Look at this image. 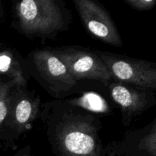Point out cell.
<instances>
[{
	"label": "cell",
	"mask_w": 156,
	"mask_h": 156,
	"mask_svg": "<svg viewBox=\"0 0 156 156\" xmlns=\"http://www.w3.org/2000/svg\"><path fill=\"white\" fill-rule=\"evenodd\" d=\"M39 114L57 156H110L101 121L88 110L69 101H53L43 105Z\"/></svg>",
	"instance_id": "cell-1"
},
{
	"label": "cell",
	"mask_w": 156,
	"mask_h": 156,
	"mask_svg": "<svg viewBox=\"0 0 156 156\" xmlns=\"http://www.w3.org/2000/svg\"><path fill=\"white\" fill-rule=\"evenodd\" d=\"M18 29L27 36L50 37L64 30L70 15L56 0H23L14 6Z\"/></svg>",
	"instance_id": "cell-2"
},
{
	"label": "cell",
	"mask_w": 156,
	"mask_h": 156,
	"mask_svg": "<svg viewBox=\"0 0 156 156\" xmlns=\"http://www.w3.org/2000/svg\"><path fill=\"white\" fill-rule=\"evenodd\" d=\"M24 62L29 75L33 76L53 97L70 94L79 84L52 50L32 51Z\"/></svg>",
	"instance_id": "cell-3"
},
{
	"label": "cell",
	"mask_w": 156,
	"mask_h": 156,
	"mask_svg": "<svg viewBox=\"0 0 156 156\" xmlns=\"http://www.w3.org/2000/svg\"><path fill=\"white\" fill-rule=\"evenodd\" d=\"M41 103L38 96L27 91V88L14 87L11 92L7 115L0 131L8 143L17 141L28 129L39 115Z\"/></svg>",
	"instance_id": "cell-4"
},
{
	"label": "cell",
	"mask_w": 156,
	"mask_h": 156,
	"mask_svg": "<svg viewBox=\"0 0 156 156\" xmlns=\"http://www.w3.org/2000/svg\"><path fill=\"white\" fill-rule=\"evenodd\" d=\"M110 70L113 79L147 90L156 88V68L149 62L95 50Z\"/></svg>",
	"instance_id": "cell-5"
},
{
	"label": "cell",
	"mask_w": 156,
	"mask_h": 156,
	"mask_svg": "<svg viewBox=\"0 0 156 156\" xmlns=\"http://www.w3.org/2000/svg\"><path fill=\"white\" fill-rule=\"evenodd\" d=\"M52 50L75 80L91 79L108 85L113 79L110 70L94 52L75 47H62Z\"/></svg>",
	"instance_id": "cell-6"
},
{
	"label": "cell",
	"mask_w": 156,
	"mask_h": 156,
	"mask_svg": "<svg viewBox=\"0 0 156 156\" xmlns=\"http://www.w3.org/2000/svg\"><path fill=\"white\" fill-rule=\"evenodd\" d=\"M76 10L85 28L94 37L117 47H122V40L109 12L97 2L73 0Z\"/></svg>",
	"instance_id": "cell-7"
},
{
	"label": "cell",
	"mask_w": 156,
	"mask_h": 156,
	"mask_svg": "<svg viewBox=\"0 0 156 156\" xmlns=\"http://www.w3.org/2000/svg\"><path fill=\"white\" fill-rule=\"evenodd\" d=\"M113 100L120 107L123 124L129 125L133 117L139 116L155 103V98L144 88L124 83L108 85Z\"/></svg>",
	"instance_id": "cell-8"
},
{
	"label": "cell",
	"mask_w": 156,
	"mask_h": 156,
	"mask_svg": "<svg viewBox=\"0 0 156 156\" xmlns=\"http://www.w3.org/2000/svg\"><path fill=\"white\" fill-rule=\"evenodd\" d=\"M13 81L15 87L27 88L29 73L24 61L16 52L6 50L0 52V76Z\"/></svg>",
	"instance_id": "cell-9"
},
{
	"label": "cell",
	"mask_w": 156,
	"mask_h": 156,
	"mask_svg": "<svg viewBox=\"0 0 156 156\" xmlns=\"http://www.w3.org/2000/svg\"><path fill=\"white\" fill-rule=\"evenodd\" d=\"M15 86L13 81L0 76V131L7 115L11 92Z\"/></svg>",
	"instance_id": "cell-10"
},
{
	"label": "cell",
	"mask_w": 156,
	"mask_h": 156,
	"mask_svg": "<svg viewBox=\"0 0 156 156\" xmlns=\"http://www.w3.org/2000/svg\"><path fill=\"white\" fill-rule=\"evenodd\" d=\"M73 105L81 107L89 111H103L107 109V106L103 100L96 94H87L85 98H81L79 101L76 99L69 101Z\"/></svg>",
	"instance_id": "cell-11"
},
{
	"label": "cell",
	"mask_w": 156,
	"mask_h": 156,
	"mask_svg": "<svg viewBox=\"0 0 156 156\" xmlns=\"http://www.w3.org/2000/svg\"><path fill=\"white\" fill-rule=\"evenodd\" d=\"M130 7L136 10H150L155 6V0H124Z\"/></svg>",
	"instance_id": "cell-12"
},
{
	"label": "cell",
	"mask_w": 156,
	"mask_h": 156,
	"mask_svg": "<svg viewBox=\"0 0 156 156\" xmlns=\"http://www.w3.org/2000/svg\"><path fill=\"white\" fill-rule=\"evenodd\" d=\"M15 156H32L30 153V149L28 146H26L23 149L20 150Z\"/></svg>",
	"instance_id": "cell-13"
}]
</instances>
